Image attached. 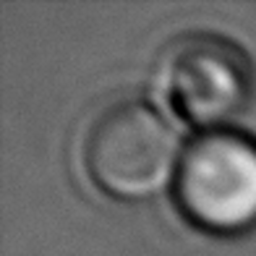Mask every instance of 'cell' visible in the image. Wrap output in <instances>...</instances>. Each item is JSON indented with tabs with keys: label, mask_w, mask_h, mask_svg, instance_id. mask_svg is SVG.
I'll list each match as a JSON object with an SVG mask.
<instances>
[{
	"label": "cell",
	"mask_w": 256,
	"mask_h": 256,
	"mask_svg": "<svg viewBox=\"0 0 256 256\" xmlns=\"http://www.w3.org/2000/svg\"><path fill=\"white\" fill-rule=\"evenodd\" d=\"M176 202L212 236L256 228V142L238 131H206L183 152Z\"/></svg>",
	"instance_id": "cell-2"
},
{
	"label": "cell",
	"mask_w": 256,
	"mask_h": 256,
	"mask_svg": "<svg viewBox=\"0 0 256 256\" xmlns=\"http://www.w3.org/2000/svg\"><path fill=\"white\" fill-rule=\"evenodd\" d=\"M81 160L89 180L120 202H144L176 186L180 142L165 115L126 97L100 108L86 126Z\"/></svg>",
	"instance_id": "cell-1"
},
{
	"label": "cell",
	"mask_w": 256,
	"mask_h": 256,
	"mask_svg": "<svg viewBox=\"0 0 256 256\" xmlns=\"http://www.w3.org/2000/svg\"><path fill=\"white\" fill-rule=\"evenodd\" d=\"M157 86L186 123L220 131L246 108L251 66L232 42L214 34H188L162 52Z\"/></svg>",
	"instance_id": "cell-3"
}]
</instances>
